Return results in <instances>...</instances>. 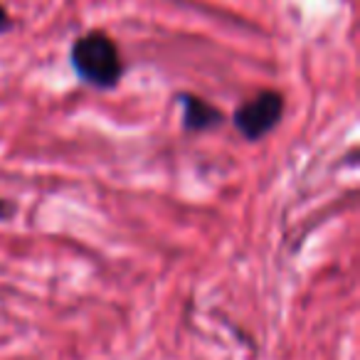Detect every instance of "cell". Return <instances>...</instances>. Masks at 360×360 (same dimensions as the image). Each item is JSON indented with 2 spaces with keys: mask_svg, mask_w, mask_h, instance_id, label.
<instances>
[{
  "mask_svg": "<svg viewBox=\"0 0 360 360\" xmlns=\"http://www.w3.org/2000/svg\"><path fill=\"white\" fill-rule=\"evenodd\" d=\"M70 62L79 82L94 89H114L124 77L119 45L101 30H89L77 37L70 50Z\"/></svg>",
  "mask_w": 360,
  "mask_h": 360,
  "instance_id": "6da1fadb",
  "label": "cell"
},
{
  "mask_svg": "<svg viewBox=\"0 0 360 360\" xmlns=\"http://www.w3.org/2000/svg\"><path fill=\"white\" fill-rule=\"evenodd\" d=\"M284 109H286L284 94L276 89H264L252 96L250 101H242L237 106L235 114H232V126H235L237 134L245 141L257 143V141L269 136L281 124Z\"/></svg>",
  "mask_w": 360,
  "mask_h": 360,
  "instance_id": "7a4b0ae2",
  "label": "cell"
},
{
  "mask_svg": "<svg viewBox=\"0 0 360 360\" xmlns=\"http://www.w3.org/2000/svg\"><path fill=\"white\" fill-rule=\"evenodd\" d=\"M178 104L183 106V131L186 134H210L225 124V114L212 101L191 91H180Z\"/></svg>",
  "mask_w": 360,
  "mask_h": 360,
  "instance_id": "3957f363",
  "label": "cell"
},
{
  "mask_svg": "<svg viewBox=\"0 0 360 360\" xmlns=\"http://www.w3.org/2000/svg\"><path fill=\"white\" fill-rule=\"evenodd\" d=\"M13 30V18L11 13L6 11V6H0V35H6V32Z\"/></svg>",
  "mask_w": 360,
  "mask_h": 360,
  "instance_id": "277c9868",
  "label": "cell"
},
{
  "mask_svg": "<svg viewBox=\"0 0 360 360\" xmlns=\"http://www.w3.org/2000/svg\"><path fill=\"white\" fill-rule=\"evenodd\" d=\"M13 215H15V205H13L11 200H3V198H0V222L11 220Z\"/></svg>",
  "mask_w": 360,
  "mask_h": 360,
  "instance_id": "5b68a950",
  "label": "cell"
}]
</instances>
